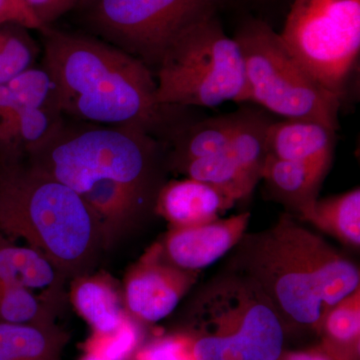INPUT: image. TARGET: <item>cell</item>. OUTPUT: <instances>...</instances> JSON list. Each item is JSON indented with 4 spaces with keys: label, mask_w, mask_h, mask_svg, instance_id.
<instances>
[{
    "label": "cell",
    "mask_w": 360,
    "mask_h": 360,
    "mask_svg": "<svg viewBox=\"0 0 360 360\" xmlns=\"http://www.w3.org/2000/svg\"><path fill=\"white\" fill-rule=\"evenodd\" d=\"M44 68L61 115L71 120L144 130L167 137L179 125L156 99L155 73L142 61L89 33L40 28Z\"/></svg>",
    "instance_id": "1"
},
{
    "label": "cell",
    "mask_w": 360,
    "mask_h": 360,
    "mask_svg": "<svg viewBox=\"0 0 360 360\" xmlns=\"http://www.w3.org/2000/svg\"><path fill=\"white\" fill-rule=\"evenodd\" d=\"M131 360H195L191 342L184 333L163 335L142 343Z\"/></svg>",
    "instance_id": "26"
},
{
    "label": "cell",
    "mask_w": 360,
    "mask_h": 360,
    "mask_svg": "<svg viewBox=\"0 0 360 360\" xmlns=\"http://www.w3.org/2000/svg\"><path fill=\"white\" fill-rule=\"evenodd\" d=\"M0 281L65 304L68 281L39 251L20 245L0 232ZM42 295V296H44Z\"/></svg>",
    "instance_id": "14"
},
{
    "label": "cell",
    "mask_w": 360,
    "mask_h": 360,
    "mask_svg": "<svg viewBox=\"0 0 360 360\" xmlns=\"http://www.w3.org/2000/svg\"><path fill=\"white\" fill-rule=\"evenodd\" d=\"M233 39L245 58L251 103L285 120H310L340 129V99L297 63L269 23L246 20Z\"/></svg>",
    "instance_id": "7"
},
{
    "label": "cell",
    "mask_w": 360,
    "mask_h": 360,
    "mask_svg": "<svg viewBox=\"0 0 360 360\" xmlns=\"http://www.w3.org/2000/svg\"><path fill=\"white\" fill-rule=\"evenodd\" d=\"M167 168L187 179L217 187L236 201L250 195L257 184L240 167L229 149L219 155L182 161Z\"/></svg>",
    "instance_id": "20"
},
{
    "label": "cell",
    "mask_w": 360,
    "mask_h": 360,
    "mask_svg": "<svg viewBox=\"0 0 360 360\" xmlns=\"http://www.w3.org/2000/svg\"><path fill=\"white\" fill-rule=\"evenodd\" d=\"M61 360V359H60Z\"/></svg>",
    "instance_id": "32"
},
{
    "label": "cell",
    "mask_w": 360,
    "mask_h": 360,
    "mask_svg": "<svg viewBox=\"0 0 360 360\" xmlns=\"http://www.w3.org/2000/svg\"><path fill=\"white\" fill-rule=\"evenodd\" d=\"M78 360H110L108 359H104V357L98 356V355L86 354V352H84V354L78 359Z\"/></svg>",
    "instance_id": "30"
},
{
    "label": "cell",
    "mask_w": 360,
    "mask_h": 360,
    "mask_svg": "<svg viewBox=\"0 0 360 360\" xmlns=\"http://www.w3.org/2000/svg\"><path fill=\"white\" fill-rule=\"evenodd\" d=\"M319 231L343 245L359 250L360 246V189L315 200L300 214Z\"/></svg>",
    "instance_id": "19"
},
{
    "label": "cell",
    "mask_w": 360,
    "mask_h": 360,
    "mask_svg": "<svg viewBox=\"0 0 360 360\" xmlns=\"http://www.w3.org/2000/svg\"><path fill=\"white\" fill-rule=\"evenodd\" d=\"M27 28L16 25L0 30V85L32 68L37 46Z\"/></svg>",
    "instance_id": "25"
},
{
    "label": "cell",
    "mask_w": 360,
    "mask_h": 360,
    "mask_svg": "<svg viewBox=\"0 0 360 360\" xmlns=\"http://www.w3.org/2000/svg\"><path fill=\"white\" fill-rule=\"evenodd\" d=\"M238 120V112H234L193 124L177 125L167 139L172 148L167 155V167L224 153L229 148Z\"/></svg>",
    "instance_id": "17"
},
{
    "label": "cell",
    "mask_w": 360,
    "mask_h": 360,
    "mask_svg": "<svg viewBox=\"0 0 360 360\" xmlns=\"http://www.w3.org/2000/svg\"><path fill=\"white\" fill-rule=\"evenodd\" d=\"M271 120L257 111H238V120L229 151L257 184L267 158L266 134Z\"/></svg>",
    "instance_id": "22"
},
{
    "label": "cell",
    "mask_w": 360,
    "mask_h": 360,
    "mask_svg": "<svg viewBox=\"0 0 360 360\" xmlns=\"http://www.w3.org/2000/svg\"><path fill=\"white\" fill-rule=\"evenodd\" d=\"M328 172L309 163L267 155L262 179L274 200L300 214L319 200L322 182Z\"/></svg>",
    "instance_id": "16"
},
{
    "label": "cell",
    "mask_w": 360,
    "mask_h": 360,
    "mask_svg": "<svg viewBox=\"0 0 360 360\" xmlns=\"http://www.w3.org/2000/svg\"><path fill=\"white\" fill-rule=\"evenodd\" d=\"M25 160L80 195L96 182L115 181L155 200L167 168L165 144L144 130L65 116Z\"/></svg>",
    "instance_id": "4"
},
{
    "label": "cell",
    "mask_w": 360,
    "mask_h": 360,
    "mask_svg": "<svg viewBox=\"0 0 360 360\" xmlns=\"http://www.w3.org/2000/svg\"><path fill=\"white\" fill-rule=\"evenodd\" d=\"M198 279V272L168 262L160 241L153 243L125 272V311L139 323H156L172 314Z\"/></svg>",
    "instance_id": "10"
},
{
    "label": "cell",
    "mask_w": 360,
    "mask_h": 360,
    "mask_svg": "<svg viewBox=\"0 0 360 360\" xmlns=\"http://www.w3.org/2000/svg\"><path fill=\"white\" fill-rule=\"evenodd\" d=\"M70 335L58 323H0V360H60Z\"/></svg>",
    "instance_id": "18"
},
{
    "label": "cell",
    "mask_w": 360,
    "mask_h": 360,
    "mask_svg": "<svg viewBox=\"0 0 360 360\" xmlns=\"http://www.w3.org/2000/svg\"><path fill=\"white\" fill-rule=\"evenodd\" d=\"M162 105L214 108L248 103L245 63L240 46L213 15L187 28L167 47L155 73Z\"/></svg>",
    "instance_id": "6"
},
{
    "label": "cell",
    "mask_w": 360,
    "mask_h": 360,
    "mask_svg": "<svg viewBox=\"0 0 360 360\" xmlns=\"http://www.w3.org/2000/svg\"><path fill=\"white\" fill-rule=\"evenodd\" d=\"M321 347L338 360H357L360 341V286L336 303L324 316Z\"/></svg>",
    "instance_id": "21"
},
{
    "label": "cell",
    "mask_w": 360,
    "mask_h": 360,
    "mask_svg": "<svg viewBox=\"0 0 360 360\" xmlns=\"http://www.w3.org/2000/svg\"><path fill=\"white\" fill-rule=\"evenodd\" d=\"M234 248L231 269L255 283L285 329L319 333L331 307L360 286L359 267L290 214Z\"/></svg>",
    "instance_id": "2"
},
{
    "label": "cell",
    "mask_w": 360,
    "mask_h": 360,
    "mask_svg": "<svg viewBox=\"0 0 360 360\" xmlns=\"http://www.w3.org/2000/svg\"><path fill=\"white\" fill-rule=\"evenodd\" d=\"M236 202L217 187L186 177L165 182L156 198L155 213L169 226H193L220 219Z\"/></svg>",
    "instance_id": "12"
},
{
    "label": "cell",
    "mask_w": 360,
    "mask_h": 360,
    "mask_svg": "<svg viewBox=\"0 0 360 360\" xmlns=\"http://www.w3.org/2000/svg\"><path fill=\"white\" fill-rule=\"evenodd\" d=\"M63 304L0 281V323H56Z\"/></svg>",
    "instance_id": "23"
},
{
    "label": "cell",
    "mask_w": 360,
    "mask_h": 360,
    "mask_svg": "<svg viewBox=\"0 0 360 360\" xmlns=\"http://www.w3.org/2000/svg\"><path fill=\"white\" fill-rule=\"evenodd\" d=\"M278 360H281V357H279V359H278Z\"/></svg>",
    "instance_id": "31"
},
{
    "label": "cell",
    "mask_w": 360,
    "mask_h": 360,
    "mask_svg": "<svg viewBox=\"0 0 360 360\" xmlns=\"http://www.w3.org/2000/svg\"><path fill=\"white\" fill-rule=\"evenodd\" d=\"M281 360H338L323 347L312 348L305 352H288L283 354Z\"/></svg>",
    "instance_id": "29"
},
{
    "label": "cell",
    "mask_w": 360,
    "mask_h": 360,
    "mask_svg": "<svg viewBox=\"0 0 360 360\" xmlns=\"http://www.w3.org/2000/svg\"><path fill=\"white\" fill-rule=\"evenodd\" d=\"M15 25L27 30L41 28L23 0H0V25Z\"/></svg>",
    "instance_id": "28"
},
{
    "label": "cell",
    "mask_w": 360,
    "mask_h": 360,
    "mask_svg": "<svg viewBox=\"0 0 360 360\" xmlns=\"http://www.w3.org/2000/svg\"><path fill=\"white\" fill-rule=\"evenodd\" d=\"M291 56L342 99L360 52V0H293L283 32Z\"/></svg>",
    "instance_id": "9"
},
{
    "label": "cell",
    "mask_w": 360,
    "mask_h": 360,
    "mask_svg": "<svg viewBox=\"0 0 360 360\" xmlns=\"http://www.w3.org/2000/svg\"><path fill=\"white\" fill-rule=\"evenodd\" d=\"M82 0H23L41 27L51 25L59 18L79 6Z\"/></svg>",
    "instance_id": "27"
},
{
    "label": "cell",
    "mask_w": 360,
    "mask_h": 360,
    "mask_svg": "<svg viewBox=\"0 0 360 360\" xmlns=\"http://www.w3.org/2000/svg\"><path fill=\"white\" fill-rule=\"evenodd\" d=\"M195 360H278L285 328L262 291L229 269L198 291L187 311Z\"/></svg>",
    "instance_id": "5"
},
{
    "label": "cell",
    "mask_w": 360,
    "mask_h": 360,
    "mask_svg": "<svg viewBox=\"0 0 360 360\" xmlns=\"http://www.w3.org/2000/svg\"><path fill=\"white\" fill-rule=\"evenodd\" d=\"M250 220V213L243 212L193 226H169L160 240L163 255L175 266L198 272L236 248Z\"/></svg>",
    "instance_id": "11"
},
{
    "label": "cell",
    "mask_w": 360,
    "mask_h": 360,
    "mask_svg": "<svg viewBox=\"0 0 360 360\" xmlns=\"http://www.w3.org/2000/svg\"><path fill=\"white\" fill-rule=\"evenodd\" d=\"M221 0H82V23L151 70L187 28L217 15Z\"/></svg>",
    "instance_id": "8"
},
{
    "label": "cell",
    "mask_w": 360,
    "mask_h": 360,
    "mask_svg": "<svg viewBox=\"0 0 360 360\" xmlns=\"http://www.w3.org/2000/svg\"><path fill=\"white\" fill-rule=\"evenodd\" d=\"M335 142V130L321 123L297 120L272 122L267 129V155L329 170Z\"/></svg>",
    "instance_id": "13"
},
{
    "label": "cell",
    "mask_w": 360,
    "mask_h": 360,
    "mask_svg": "<svg viewBox=\"0 0 360 360\" xmlns=\"http://www.w3.org/2000/svg\"><path fill=\"white\" fill-rule=\"evenodd\" d=\"M141 323L129 314L124 321L108 333L91 331L82 342V352L110 360H131L142 345Z\"/></svg>",
    "instance_id": "24"
},
{
    "label": "cell",
    "mask_w": 360,
    "mask_h": 360,
    "mask_svg": "<svg viewBox=\"0 0 360 360\" xmlns=\"http://www.w3.org/2000/svg\"><path fill=\"white\" fill-rule=\"evenodd\" d=\"M68 298L91 331L108 333L120 326L127 312L122 284L110 274L94 270L70 281Z\"/></svg>",
    "instance_id": "15"
},
{
    "label": "cell",
    "mask_w": 360,
    "mask_h": 360,
    "mask_svg": "<svg viewBox=\"0 0 360 360\" xmlns=\"http://www.w3.org/2000/svg\"><path fill=\"white\" fill-rule=\"evenodd\" d=\"M0 232L41 253L68 283L96 270L106 252L82 195L25 160L0 163Z\"/></svg>",
    "instance_id": "3"
}]
</instances>
